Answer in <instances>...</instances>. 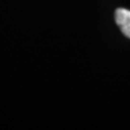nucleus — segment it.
<instances>
[{"label": "nucleus", "instance_id": "obj_1", "mask_svg": "<svg viewBox=\"0 0 130 130\" xmlns=\"http://www.w3.org/2000/svg\"><path fill=\"white\" fill-rule=\"evenodd\" d=\"M115 20L123 34L126 37L130 38V11L123 8L117 9L115 12Z\"/></svg>", "mask_w": 130, "mask_h": 130}]
</instances>
